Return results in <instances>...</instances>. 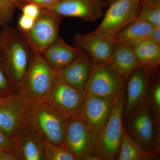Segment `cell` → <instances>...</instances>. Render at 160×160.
Wrapping results in <instances>:
<instances>
[{"label":"cell","instance_id":"4fadbf2b","mask_svg":"<svg viewBox=\"0 0 160 160\" xmlns=\"http://www.w3.org/2000/svg\"><path fill=\"white\" fill-rule=\"evenodd\" d=\"M103 0H60L48 9L62 17L77 18L86 22H95L103 15Z\"/></svg>","mask_w":160,"mask_h":160},{"label":"cell","instance_id":"f546056e","mask_svg":"<svg viewBox=\"0 0 160 160\" xmlns=\"http://www.w3.org/2000/svg\"><path fill=\"white\" fill-rule=\"evenodd\" d=\"M35 20L32 18L22 14L18 22L20 31H27L30 30L34 25Z\"/></svg>","mask_w":160,"mask_h":160},{"label":"cell","instance_id":"4dcf8cb0","mask_svg":"<svg viewBox=\"0 0 160 160\" xmlns=\"http://www.w3.org/2000/svg\"><path fill=\"white\" fill-rule=\"evenodd\" d=\"M19 158L16 152L0 150V160H18Z\"/></svg>","mask_w":160,"mask_h":160},{"label":"cell","instance_id":"52a82bcc","mask_svg":"<svg viewBox=\"0 0 160 160\" xmlns=\"http://www.w3.org/2000/svg\"><path fill=\"white\" fill-rule=\"evenodd\" d=\"M62 17L42 9L30 30L21 31L33 54H41L57 40Z\"/></svg>","mask_w":160,"mask_h":160},{"label":"cell","instance_id":"d590c367","mask_svg":"<svg viewBox=\"0 0 160 160\" xmlns=\"http://www.w3.org/2000/svg\"><path fill=\"white\" fill-rule=\"evenodd\" d=\"M8 1H10V2H12V3H13V4H14V5H15V3L14 2V0H8Z\"/></svg>","mask_w":160,"mask_h":160},{"label":"cell","instance_id":"5bb4252c","mask_svg":"<svg viewBox=\"0 0 160 160\" xmlns=\"http://www.w3.org/2000/svg\"><path fill=\"white\" fill-rule=\"evenodd\" d=\"M149 72L146 68L140 66L126 80L123 118L145 103L149 85Z\"/></svg>","mask_w":160,"mask_h":160},{"label":"cell","instance_id":"836d02e7","mask_svg":"<svg viewBox=\"0 0 160 160\" xmlns=\"http://www.w3.org/2000/svg\"><path fill=\"white\" fill-rule=\"evenodd\" d=\"M9 88V83L2 72L0 69V89L5 90Z\"/></svg>","mask_w":160,"mask_h":160},{"label":"cell","instance_id":"d6a6232c","mask_svg":"<svg viewBox=\"0 0 160 160\" xmlns=\"http://www.w3.org/2000/svg\"><path fill=\"white\" fill-rule=\"evenodd\" d=\"M80 160H102L99 156L96 154L92 151L88 152L86 154L83 155Z\"/></svg>","mask_w":160,"mask_h":160},{"label":"cell","instance_id":"ac0fdd59","mask_svg":"<svg viewBox=\"0 0 160 160\" xmlns=\"http://www.w3.org/2000/svg\"><path fill=\"white\" fill-rule=\"evenodd\" d=\"M14 140L15 152L19 160H45L43 139L29 126Z\"/></svg>","mask_w":160,"mask_h":160},{"label":"cell","instance_id":"9a60e30c","mask_svg":"<svg viewBox=\"0 0 160 160\" xmlns=\"http://www.w3.org/2000/svg\"><path fill=\"white\" fill-rule=\"evenodd\" d=\"M74 42L76 46L88 54L94 64L108 63L115 46L112 38L91 33H78Z\"/></svg>","mask_w":160,"mask_h":160},{"label":"cell","instance_id":"30bf717a","mask_svg":"<svg viewBox=\"0 0 160 160\" xmlns=\"http://www.w3.org/2000/svg\"><path fill=\"white\" fill-rule=\"evenodd\" d=\"M86 97L85 90L74 88L57 74L44 102L64 116L77 115Z\"/></svg>","mask_w":160,"mask_h":160},{"label":"cell","instance_id":"7c38bea8","mask_svg":"<svg viewBox=\"0 0 160 160\" xmlns=\"http://www.w3.org/2000/svg\"><path fill=\"white\" fill-rule=\"evenodd\" d=\"M116 98L89 96L84 102L80 115L96 139L109 119Z\"/></svg>","mask_w":160,"mask_h":160},{"label":"cell","instance_id":"3957f363","mask_svg":"<svg viewBox=\"0 0 160 160\" xmlns=\"http://www.w3.org/2000/svg\"><path fill=\"white\" fill-rule=\"evenodd\" d=\"M64 120L47 103L31 101L28 126L43 140L64 146Z\"/></svg>","mask_w":160,"mask_h":160},{"label":"cell","instance_id":"d4e9b609","mask_svg":"<svg viewBox=\"0 0 160 160\" xmlns=\"http://www.w3.org/2000/svg\"><path fill=\"white\" fill-rule=\"evenodd\" d=\"M45 160H78V158L65 146L43 140Z\"/></svg>","mask_w":160,"mask_h":160},{"label":"cell","instance_id":"5b68a950","mask_svg":"<svg viewBox=\"0 0 160 160\" xmlns=\"http://www.w3.org/2000/svg\"><path fill=\"white\" fill-rule=\"evenodd\" d=\"M31 101L20 92L0 98V131L14 139L28 126Z\"/></svg>","mask_w":160,"mask_h":160},{"label":"cell","instance_id":"e575fe53","mask_svg":"<svg viewBox=\"0 0 160 160\" xmlns=\"http://www.w3.org/2000/svg\"><path fill=\"white\" fill-rule=\"evenodd\" d=\"M145 1L150 2H160V0H145Z\"/></svg>","mask_w":160,"mask_h":160},{"label":"cell","instance_id":"277c9868","mask_svg":"<svg viewBox=\"0 0 160 160\" xmlns=\"http://www.w3.org/2000/svg\"><path fill=\"white\" fill-rule=\"evenodd\" d=\"M122 123L129 135L142 148L159 155L160 139L151 113L145 103L123 118Z\"/></svg>","mask_w":160,"mask_h":160},{"label":"cell","instance_id":"7402d4cb","mask_svg":"<svg viewBox=\"0 0 160 160\" xmlns=\"http://www.w3.org/2000/svg\"><path fill=\"white\" fill-rule=\"evenodd\" d=\"M133 49L141 66L149 72L158 69L160 65V46L148 38Z\"/></svg>","mask_w":160,"mask_h":160},{"label":"cell","instance_id":"ba28073f","mask_svg":"<svg viewBox=\"0 0 160 160\" xmlns=\"http://www.w3.org/2000/svg\"><path fill=\"white\" fill-rule=\"evenodd\" d=\"M141 0H114L98 27L90 33L112 38L123 28L138 19Z\"/></svg>","mask_w":160,"mask_h":160},{"label":"cell","instance_id":"cb8c5ba5","mask_svg":"<svg viewBox=\"0 0 160 160\" xmlns=\"http://www.w3.org/2000/svg\"><path fill=\"white\" fill-rule=\"evenodd\" d=\"M138 19L147 22L153 27L160 26V2H150L141 0Z\"/></svg>","mask_w":160,"mask_h":160},{"label":"cell","instance_id":"484cf974","mask_svg":"<svg viewBox=\"0 0 160 160\" xmlns=\"http://www.w3.org/2000/svg\"><path fill=\"white\" fill-rule=\"evenodd\" d=\"M16 7L8 0H0V24L6 25L11 22Z\"/></svg>","mask_w":160,"mask_h":160},{"label":"cell","instance_id":"9c48e42d","mask_svg":"<svg viewBox=\"0 0 160 160\" xmlns=\"http://www.w3.org/2000/svg\"><path fill=\"white\" fill-rule=\"evenodd\" d=\"M126 82L109 63H96L84 90L87 97L117 98L125 93Z\"/></svg>","mask_w":160,"mask_h":160},{"label":"cell","instance_id":"1f68e13d","mask_svg":"<svg viewBox=\"0 0 160 160\" xmlns=\"http://www.w3.org/2000/svg\"><path fill=\"white\" fill-rule=\"evenodd\" d=\"M149 38L160 46V26L153 27Z\"/></svg>","mask_w":160,"mask_h":160},{"label":"cell","instance_id":"44dd1931","mask_svg":"<svg viewBox=\"0 0 160 160\" xmlns=\"http://www.w3.org/2000/svg\"><path fill=\"white\" fill-rule=\"evenodd\" d=\"M145 104L151 113L158 137L160 139V78L158 69L149 72Z\"/></svg>","mask_w":160,"mask_h":160},{"label":"cell","instance_id":"2e32d148","mask_svg":"<svg viewBox=\"0 0 160 160\" xmlns=\"http://www.w3.org/2000/svg\"><path fill=\"white\" fill-rule=\"evenodd\" d=\"M94 63L90 57L83 51L72 62L57 74L63 81L81 90H85Z\"/></svg>","mask_w":160,"mask_h":160},{"label":"cell","instance_id":"f1b7e54d","mask_svg":"<svg viewBox=\"0 0 160 160\" xmlns=\"http://www.w3.org/2000/svg\"><path fill=\"white\" fill-rule=\"evenodd\" d=\"M0 150L15 152V142L14 139L9 137L3 134L0 131Z\"/></svg>","mask_w":160,"mask_h":160},{"label":"cell","instance_id":"603a6c76","mask_svg":"<svg viewBox=\"0 0 160 160\" xmlns=\"http://www.w3.org/2000/svg\"><path fill=\"white\" fill-rule=\"evenodd\" d=\"M158 156L142 148L123 127L120 153L117 160L154 159L158 158Z\"/></svg>","mask_w":160,"mask_h":160},{"label":"cell","instance_id":"8d00e7d4","mask_svg":"<svg viewBox=\"0 0 160 160\" xmlns=\"http://www.w3.org/2000/svg\"><path fill=\"white\" fill-rule=\"evenodd\" d=\"M58 1H60V0H58Z\"/></svg>","mask_w":160,"mask_h":160},{"label":"cell","instance_id":"6da1fadb","mask_svg":"<svg viewBox=\"0 0 160 160\" xmlns=\"http://www.w3.org/2000/svg\"><path fill=\"white\" fill-rule=\"evenodd\" d=\"M33 54L21 33L8 27L0 33V60L14 88L19 90Z\"/></svg>","mask_w":160,"mask_h":160},{"label":"cell","instance_id":"83f0119b","mask_svg":"<svg viewBox=\"0 0 160 160\" xmlns=\"http://www.w3.org/2000/svg\"><path fill=\"white\" fill-rule=\"evenodd\" d=\"M18 7L22 10V14L36 19L40 15L42 9L39 6L31 3H25L20 5Z\"/></svg>","mask_w":160,"mask_h":160},{"label":"cell","instance_id":"d6986e66","mask_svg":"<svg viewBox=\"0 0 160 160\" xmlns=\"http://www.w3.org/2000/svg\"><path fill=\"white\" fill-rule=\"evenodd\" d=\"M108 63L114 71L126 80L141 66L133 48L119 43H115L112 54Z\"/></svg>","mask_w":160,"mask_h":160},{"label":"cell","instance_id":"8992f818","mask_svg":"<svg viewBox=\"0 0 160 160\" xmlns=\"http://www.w3.org/2000/svg\"><path fill=\"white\" fill-rule=\"evenodd\" d=\"M56 75L41 54H34L18 92L32 102H44Z\"/></svg>","mask_w":160,"mask_h":160},{"label":"cell","instance_id":"ffe728a7","mask_svg":"<svg viewBox=\"0 0 160 160\" xmlns=\"http://www.w3.org/2000/svg\"><path fill=\"white\" fill-rule=\"evenodd\" d=\"M153 26L149 23L137 19L117 32L112 39L134 48L144 40L149 38Z\"/></svg>","mask_w":160,"mask_h":160},{"label":"cell","instance_id":"e0dca14e","mask_svg":"<svg viewBox=\"0 0 160 160\" xmlns=\"http://www.w3.org/2000/svg\"><path fill=\"white\" fill-rule=\"evenodd\" d=\"M82 52L80 48L70 46L59 37L41 55L49 66L58 72L68 66Z\"/></svg>","mask_w":160,"mask_h":160},{"label":"cell","instance_id":"4316f807","mask_svg":"<svg viewBox=\"0 0 160 160\" xmlns=\"http://www.w3.org/2000/svg\"><path fill=\"white\" fill-rule=\"evenodd\" d=\"M58 0H14L16 7L25 3H31L39 6L41 9H48L54 6L58 2Z\"/></svg>","mask_w":160,"mask_h":160},{"label":"cell","instance_id":"8fae6325","mask_svg":"<svg viewBox=\"0 0 160 160\" xmlns=\"http://www.w3.org/2000/svg\"><path fill=\"white\" fill-rule=\"evenodd\" d=\"M95 140L96 138L80 115L65 117L64 146L78 159L92 150Z\"/></svg>","mask_w":160,"mask_h":160},{"label":"cell","instance_id":"7a4b0ae2","mask_svg":"<svg viewBox=\"0 0 160 160\" xmlns=\"http://www.w3.org/2000/svg\"><path fill=\"white\" fill-rule=\"evenodd\" d=\"M126 94L116 98L109 119L95 141L92 151L102 160H117L123 131V109Z\"/></svg>","mask_w":160,"mask_h":160}]
</instances>
